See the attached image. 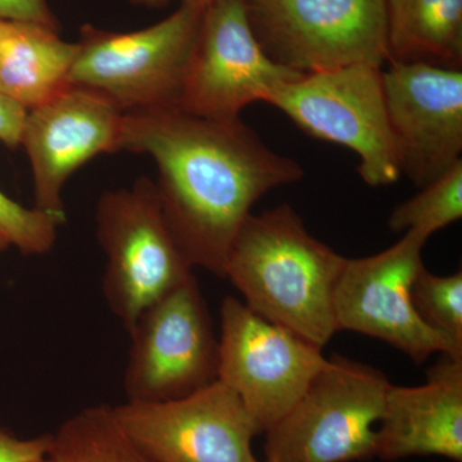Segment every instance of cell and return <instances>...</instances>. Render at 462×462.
Returning <instances> with one entry per match:
<instances>
[{"label": "cell", "mask_w": 462, "mask_h": 462, "mask_svg": "<svg viewBox=\"0 0 462 462\" xmlns=\"http://www.w3.org/2000/svg\"><path fill=\"white\" fill-rule=\"evenodd\" d=\"M148 154L161 209L191 266L224 279L231 245L269 191L305 176L242 118L199 117L178 107L124 114L118 152Z\"/></svg>", "instance_id": "1"}, {"label": "cell", "mask_w": 462, "mask_h": 462, "mask_svg": "<svg viewBox=\"0 0 462 462\" xmlns=\"http://www.w3.org/2000/svg\"><path fill=\"white\" fill-rule=\"evenodd\" d=\"M346 263L284 203L245 218L227 254L224 279L252 312L324 348L339 331L334 293Z\"/></svg>", "instance_id": "2"}, {"label": "cell", "mask_w": 462, "mask_h": 462, "mask_svg": "<svg viewBox=\"0 0 462 462\" xmlns=\"http://www.w3.org/2000/svg\"><path fill=\"white\" fill-rule=\"evenodd\" d=\"M206 7L180 3L170 16L135 32L81 26L69 85L99 94L123 114L178 107Z\"/></svg>", "instance_id": "3"}, {"label": "cell", "mask_w": 462, "mask_h": 462, "mask_svg": "<svg viewBox=\"0 0 462 462\" xmlns=\"http://www.w3.org/2000/svg\"><path fill=\"white\" fill-rule=\"evenodd\" d=\"M391 385L370 365L342 355L328 358L305 393L269 428L272 462H354L375 457L376 430Z\"/></svg>", "instance_id": "4"}, {"label": "cell", "mask_w": 462, "mask_h": 462, "mask_svg": "<svg viewBox=\"0 0 462 462\" xmlns=\"http://www.w3.org/2000/svg\"><path fill=\"white\" fill-rule=\"evenodd\" d=\"M96 224L107 257L103 296L129 333L144 310L194 275L193 266L173 238L151 179L103 193Z\"/></svg>", "instance_id": "5"}, {"label": "cell", "mask_w": 462, "mask_h": 462, "mask_svg": "<svg viewBox=\"0 0 462 462\" xmlns=\"http://www.w3.org/2000/svg\"><path fill=\"white\" fill-rule=\"evenodd\" d=\"M267 105L309 135L355 152L360 157L358 172L370 187L400 180L382 66L357 63L300 74L273 91Z\"/></svg>", "instance_id": "6"}, {"label": "cell", "mask_w": 462, "mask_h": 462, "mask_svg": "<svg viewBox=\"0 0 462 462\" xmlns=\"http://www.w3.org/2000/svg\"><path fill=\"white\" fill-rule=\"evenodd\" d=\"M273 62L298 74L387 62L384 0H245Z\"/></svg>", "instance_id": "7"}, {"label": "cell", "mask_w": 462, "mask_h": 462, "mask_svg": "<svg viewBox=\"0 0 462 462\" xmlns=\"http://www.w3.org/2000/svg\"><path fill=\"white\" fill-rule=\"evenodd\" d=\"M130 402H165L217 380L218 338L196 275L143 311L129 333Z\"/></svg>", "instance_id": "8"}, {"label": "cell", "mask_w": 462, "mask_h": 462, "mask_svg": "<svg viewBox=\"0 0 462 462\" xmlns=\"http://www.w3.org/2000/svg\"><path fill=\"white\" fill-rule=\"evenodd\" d=\"M217 380L238 394L264 433L287 415L328 358L321 346L226 297L221 305Z\"/></svg>", "instance_id": "9"}, {"label": "cell", "mask_w": 462, "mask_h": 462, "mask_svg": "<svg viewBox=\"0 0 462 462\" xmlns=\"http://www.w3.org/2000/svg\"><path fill=\"white\" fill-rule=\"evenodd\" d=\"M428 236L406 231L392 247L361 258H346L334 293L338 330L355 331L388 343L422 364L431 355L460 356L462 348L422 321L411 300Z\"/></svg>", "instance_id": "10"}, {"label": "cell", "mask_w": 462, "mask_h": 462, "mask_svg": "<svg viewBox=\"0 0 462 462\" xmlns=\"http://www.w3.org/2000/svg\"><path fill=\"white\" fill-rule=\"evenodd\" d=\"M300 75L267 56L249 25L245 0H216L203 12L178 108L199 117L238 118Z\"/></svg>", "instance_id": "11"}, {"label": "cell", "mask_w": 462, "mask_h": 462, "mask_svg": "<svg viewBox=\"0 0 462 462\" xmlns=\"http://www.w3.org/2000/svg\"><path fill=\"white\" fill-rule=\"evenodd\" d=\"M116 421L154 462H260L252 449L263 433L236 392L220 380L165 402L112 407Z\"/></svg>", "instance_id": "12"}, {"label": "cell", "mask_w": 462, "mask_h": 462, "mask_svg": "<svg viewBox=\"0 0 462 462\" xmlns=\"http://www.w3.org/2000/svg\"><path fill=\"white\" fill-rule=\"evenodd\" d=\"M388 63L383 88L401 171L421 189L462 160V69Z\"/></svg>", "instance_id": "13"}, {"label": "cell", "mask_w": 462, "mask_h": 462, "mask_svg": "<svg viewBox=\"0 0 462 462\" xmlns=\"http://www.w3.org/2000/svg\"><path fill=\"white\" fill-rule=\"evenodd\" d=\"M123 116L99 94L74 85L27 111L21 145L32 170L35 208L66 221V182L94 157L117 153Z\"/></svg>", "instance_id": "14"}, {"label": "cell", "mask_w": 462, "mask_h": 462, "mask_svg": "<svg viewBox=\"0 0 462 462\" xmlns=\"http://www.w3.org/2000/svg\"><path fill=\"white\" fill-rule=\"evenodd\" d=\"M442 456L462 462V357L440 354L427 382L391 384L376 430L375 457Z\"/></svg>", "instance_id": "15"}, {"label": "cell", "mask_w": 462, "mask_h": 462, "mask_svg": "<svg viewBox=\"0 0 462 462\" xmlns=\"http://www.w3.org/2000/svg\"><path fill=\"white\" fill-rule=\"evenodd\" d=\"M41 23L0 20V93L32 109L69 87L78 42Z\"/></svg>", "instance_id": "16"}, {"label": "cell", "mask_w": 462, "mask_h": 462, "mask_svg": "<svg viewBox=\"0 0 462 462\" xmlns=\"http://www.w3.org/2000/svg\"><path fill=\"white\" fill-rule=\"evenodd\" d=\"M387 62L462 69V0H384Z\"/></svg>", "instance_id": "17"}, {"label": "cell", "mask_w": 462, "mask_h": 462, "mask_svg": "<svg viewBox=\"0 0 462 462\" xmlns=\"http://www.w3.org/2000/svg\"><path fill=\"white\" fill-rule=\"evenodd\" d=\"M42 462H154L118 427L108 404L85 407L51 433Z\"/></svg>", "instance_id": "18"}, {"label": "cell", "mask_w": 462, "mask_h": 462, "mask_svg": "<svg viewBox=\"0 0 462 462\" xmlns=\"http://www.w3.org/2000/svg\"><path fill=\"white\" fill-rule=\"evenodd\" d=\"M462 217V160L389 216L393 231L413 230L430 238L436 231Z\"/></svg>", "instance_id": "19"}, {"label": "cell", "mask_w": 462, "mask_h": 462, "mask_svg": "<svg viewBox=\"0 0 462 462\" xmlns=\"http://www.w3.org/2000/svg\"><path fill=\"white\" fill-rule=\"evenodd\" d=\"M411 300L425 324L462 348V273L436 275L422 264L411 285Z\"/></svg>", "instance_id": "20"}, {"label": "cell", "mask_w": 462, "mask_h": 462, "mask_svg": "<svg viewBox=\"0 0 462 462\" xmlns=\"http://www.w3.org/2000/svg\"><path fill=\"white\" fill-rule=\"evenodd\" d=\"M66 221L41 209L27 208L0 191V229L25 256H42L56 245L58 229Z\"/></svg>", "instance_id": "21"}, {"label": "cell", "mask_w": 462, "mask_h": 462, "mask_svg": "<svg viewBox=\"0 0 462 462\" xmlns=\"http://www.w3.org/2000/svg\"><path fill=\"white\" fill-rule=\"evenodd\" d=\"M51 433L20 439L0 428V462H42L50 449Z\"/></svg>", "instance_id": "22"}, {"label": "cell", "mask_w": 462, "mask_h": 462, "mask_svg": "<svg viewBox=\"0 0 462 462\" xmlns=\"http://www.w3.org/2000/svg\"><path fill=\"white\" fill-rule=\"evenodd\" d=\"M0 20L41 23L60 30L48 0H0Z\"/></svg>", "instance_id": "23"}, {"label": "cell", "mask_w": 462, "mask_h": 462, "mask_svg": "<svg viewBox=\"0 0 462 462\" xmlns=\"http://www.w3.org/2000/svg\"><path fill=\"white\" fill-rule=\"evenodd\" d=\"M26 115V108L0 93V143L5 147H20Z\"/></svg>", "instance_id": "24"}, {"label": "cell", "mask_w": 462, "mask_h": 462, "mask_svg": "<svg viewBox=\"0 0 462 462\" xmlns=\"http://www.w3.org/2000/svg\"><path fill=\"white\" fill-rule=\"evenodd\" d=\"M134 5H139V7L147 8H160L163 5H169L172 0H129ZM216 0H180V3H194V5H208Z\"/></svg>", "instance_id": "25"}, {"label": "cell", "mask_w": 462, "mask_h": 462, "mask_svg": "<svg viewBox=\"0 0 462 462\" xmlns=\"http://www.w3.org/2000/svg\"><path fill=\"white\" fill-rule=\"evenodd\" d=\"M11 245L9 242L8 236H5V231L0 229V252L5 251Z\"/></svg>", "instance_id": "26"}, {"label": "cell", "mask_w": 462, "mask_h": 462, "mask_svg": "<svg viewBox=\"0 0 462 462\" xmlns=\"http://www.w3.org/2000/svg\"><path fill=\"white\" fill-rule=\"evenodd\" d=\"M264 462H272V461H267V460H266V461H264Z\"/></svg>", "instance_id": "27"}]
</instances>
